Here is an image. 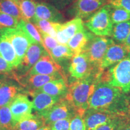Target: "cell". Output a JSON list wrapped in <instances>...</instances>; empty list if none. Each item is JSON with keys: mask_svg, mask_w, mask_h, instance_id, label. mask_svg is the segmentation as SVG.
<instances>
[{"mask_svg": "<svg viewBox=\"0 0 130 130\" xmlns=\"http://www.w3.org/2000/svg\"><path fill=\"white\" fill-rule=\"evenodd\" d=\"M19 21L12 16L0 12V30L16 28Z\"/></svg>", "mask_w": 130, "mask_h": 130, "instance_id": "obj_32", "label": "cell"}, {"mask_svg": "<svg viewBox=\"0 0 130 130\" xmlns=\"http://www.w3.org/2000/svg\"><path fill=\"white\" fill-rule=\"evenodd\" d=\"M123 44L125 45V46L126 48H127L128 52L130 53V32L129 35H128L127 39H126L125 42Z\"/></svg>", "mask_w": 130, "mask_h": 130, "instance_id": "obj_41", "label": "cell"}, {"mask_svg": "<svg viewBox=\"0 0 130 130\" xmlns=\"http://www.w3.org/2000/svg\"><path fill=\"white\" fill-rule=\"evenodd\" d=\"M128 52L124 44L114 43L107 50L100 66V72L108 69L127 56Z\"/></svg>", "mask_w": 130, "mask_h": 130, "instance_id": "obj_14", "label": "cell"}, {"mask_svg": "<svg viewBox=\"0 0 130 130\" xmlns=\"http://www.w3.org/2000/svg\"><path fill=\"white\" fill-rule=\"evenodd\" d=\"M68 90V87L66 79L63 78H60L49 81L36 90L44 92L53 96L65 98Z\"/></svg>", "mask_w": 130, "mask_h": 130, "instance_id": "obj_20", "label": "cell"}, {"mask_svg": "<svg viewBox=\"0 0 130 130\" xmlns=\"http://www.w3.org/2000/svg\"><path fill=\"white\" fill-rule=\"evenodd\" d=\"M0 56L9 63L13 69L20 63L12 45L1 34H0Z\"/></svg>", "mask_w": 130, "mask_h": 130, "instance_id": "obj_22", "label": "cell"}, {"mask_svg": "<svg viewBox=\"0 0 130 130\" xmlns=\"http://www.w3.org/2000/svg\"><path fill=\"white\" fill-rule=\"evenodd\" d=\"M27 74L56 75L65 79L61 66L48 53L43 55Z\"/></svg>", "mask_w": 130, "mask_h": 130, "instance_id": "obj_11", "label": "cell"}, {"mask_svg": "<svg viewBox=\"0 0 130 130\" xmlns=\"http://www.w3.org/2000/svg\"><path fill=\"white\" fill-rule=\"evenodd\" d=\"M37 130H50V126H49L44 125L42 126L41 128H40L39 129H38Z\"/></svg>", "mask_w": 130, "mask_h": 130, "instance_id": "obj_43", "label": "cell"}, {"mask_svg": "<svg viewBox=\"0 0 130 130\" xmlns=\"http://www.w3.org/2000/svg\"><path fill=\"white\" fill-rule=\"evenodd\" d=\"M16 28L22 30L30 39L32 43H38L43 46V41L40 32L36 26L31 22L22 19L19 21Z\"/></svg>", "mask_w": 130, "mask_h": 130, "instance_id": "obj_24", "label": "cell"}, {"mask_svg": "<svg viewBox=\"0 0 130 130\" xmlns=\"http://www.w3.org/2000/svg\"><path fill=\"white\" fill-rule=\"evenodd\" d=\"M7 80H6V78L4 77V75H3L2 77H0V87L3 85L4 83H6Z\"/></svg>", "mask_w": 130, "mask_h": 130, "instance_id": "obj_42", "label": "cell"}, {"mask_svg": "<svg viewBox=\"0 0 130 130\" xmlns=\"http://www.w3.org/2000/svg\"><path fill=\"white\" fill-rule=\"evenodd\" d=\"M44 125V121L39 116L32 114L18 122L13 130H37Z\"/></svg>", "mask_w": 130, "mask_h": 130, "instance_id": "obj_23", "label": "cell"}, {"mask_svg": "<svg viewBox=\"0 0 130 130\" xmlns=\"http://www.w3.org/2000/svg\"><path fill=\"white\" fill-rule=\"evenodd\" d=\"M32 98V110L35 114L39 115L51 108L63 98L53 96L44 92L34 90L28 92Z\"/></svg>", "mask_w": 130, "mask_h": 130, "instance_id": "obj_16", "label": "cell"}, {"mask_svg": "<svg viewBox=\"0 0 130 130\" xmlns=\"http://www.w3.org/2000/svg\"><path fill=\"white\" fill-rule=\"evenodd\" d=\"M110 13L113 25L130 20V12L122 8L115 7L110 5Z\"/></svg>", "mask_w": 130, "mask_h": 130, "instance_id": "obj_31", "label": "cell"}, {"mask_svg": "<svg viewBox=\"0 0 130 130\" xmlns=\"http://www.w3.org/2000/svg\"><path fill=\"white\" fill-rule=\"evenodd\" d=\"M107 3L113 7L122 8L130 12V0H108Z\"/></svg>", "mask_w": 130, "mask_h": 130, "instance_id": "obj_36", "label": "cell"}, {"mask_svg": "<svg viewBox=\"0 0 130 130\" xmlns=\"http://www.w3.org/2000/svg\"><path fill=\"white\" fill-rule=\"evenodd\" d=\"M86 130H95L102 125L121 116L100 110L88 108L83 114Z\"/></svg>", "mask_w": 130, "mask_h": 130, "instance_id": "obj_13", "label": "cell"}, {"mask_svg": "<svg viewBox=\"0 0 130 130\" xmlns=\"http://www.w3.org/2000/svg\"><path fill=\"white\" fill-rule=\"evenodd\" d=\"M84 25L94 35L111 37L113 24L110 13V5L105 4L86 21Z\"/></svg>", "mask_w": 130, "mask_h": 130, "instance_id": "obj_4", "label": "cell"}, {"mask_svg": "<svg viewBox=\"0 0 130 130\" xmlns=\"http://www.w3.org/2000/svg\"><path fill=\"white\" fill-rule=\"evenodd\" d=\"M115 43L112 39L105 37H94L89 42L83 53L86 54L91 64L100 72V66L107 50Z\"/></svg>", "mask_w": 130, "mask_h": 130, "instance_id": "obj_5", "label": "cell"}, {"mask_svg": "<svg viewBox=\"0 0 130 130\" xmlns=\"http://www.w3.org/2000/svg\"><path fill=\"white\" fill-rule=\"evenodd\" d=\"M20 11L22 20L32 22L35 15L36 3L33 0H14Z\"/></svg>", "mask_w": 130, "mask_h": 130, "instance_id": "obj_25", "label": "cell"}, {"mask_svg": "<svg viewBox=\"0 0 130 130\" xmlns=\"http://www.w3.org/2000/svg\"><path fill=\"white\" fill-rule=\"evenodd\" d=\"M76 113L77 112L69 101L63 98L50 109L38 116L43 120L45 125L49 126L59 120L71 119Z\"/></svg>", "mask_w": 130, "mask_h": 130, "instance_id": "obj_6", "label": "cell"}, {"mask_svg": "<svg viewBox=\"0 0 130 130\" xmlns=\"http://www.w3.org/2000/svg\"><path fill=\"white\" fill-rule=\"evenodd\" d=\"M34 25L39 30V31L46 34L56 39L57 32L60 28L61 23L53 22L46 20H36L34 21Z\"/></svg>", "mask_w": 130, "mask_h": 130, "instance_id": "obj_28", "label": "cell"}, {"mask_svg": "<svg viewBox=\"0 0 130 130\" xmlns=\"http://www.w3.org/2000/svg\"><path fill=\"white\" fill-rule=\"evenodd\" d=\"M84 28L83 20L75 18L64 24H61L58 29L56 39L61 45H67L68 42L74 36Z\"/></svg>", "mask_w": 130, "mask_h": 130, "instance_id": "obj_15", "label": "cell"}, {"mask_svg": "<svg viewBox=\"0 0 130 130\" xmlns=\"http://www.w3.org/2000/svg\"><path fill=\"white\" fill-rule=\"evenodd\" d=\"M0 34L6 37L13 47L21 62L32 42L22 30L17 28L0 30Z\"/></svg>", "mask_w": 130, "mask_h": 130, "instance_id": "obj_9", "label": "cell"}, {"mask_svg": "<svg viewBox=\"0 0 130 130\" xmlns=\"http://www.w3.org/2000/svg\"><path fill=\"white\" fill-rule=\"evenodd\" d=\"M108 0H76L69 8V13L75 18L89 19L105 6Z\"/></svg>", "mask_w": 130, "mask_h": 130, "instance_id": "obj_10", "label": "cell"}, {"mask_svg": "<svg viewBox=\"0 0 130 130\" xmlns=\"http://www.w3.org/2000/svg\"><path fill=\"white\" fill-rule=\"evenodd\" d=\"M68 70L71 77L75 79H84L101 73L93 67L83 53L73 57Z\"/></svg>", "mask_w": 130, "mask_h": 130, "instance_id": "obj_7", "label": "cell"}, {"mask_svg": "<svg viewBox=\"0 0 130 130\" xmlns=\"http://www.w3.org/2000/svg\"><path fill=\"white\" fill-rule=\"evenodd\" d=\"M93 34L86 29L84 28L76 33L68 43V46L72 50L75 55L82 53L84 49L93 37Z\"/></svg>", "mask_w": 130, "mask_h": 130, "instance_id": "obj_19", "label": "cell"}, {"mask_svg": "<svg viewBox=\"0 0 130 130\" xmlns=\"http://www.w3.org/2000/svg\"><path fill=\"white\" fill-rule=\"evenodd\" d=\"M46 53H48L41 44L38 43H32L29 46L18 66L13 69L15 70L14 77H21L27 74L40 58Z\"/></svg>", "mask_w": 130, "mask_h": 130, "instance_id": "obj_8", "label": "cell"}, {"mask_svg": "<svg viewBox=\"0 0 130 130\" xmlns=\"http://www.w3.org/2000/svg\"><path fill=\"white\" fill-rule=\"evenodd\" d=\"M128 117V116H127ZM123 118L125 117H119V118H117L115 119L112 120L108 123H105L104 125H102L100 127L96 128L95 130H116L117 126L121 122L122 119Z\"/></svg>", "mask_w": 130, "mask_h": 130, "instance_id": "obj_37", "label": "cell"}, {"mask_svg": "<svg viewBox=\"0 0 130 130\" xmlns=\"http://www.w3.org/2000/svg\"><path fill=\"white\" fill-rule=\"evenodd\" d=\"M22 86L7 81L0 87V107L10 105L14 98L22 91Z\"/></svg>", "mask_w": 130, "mask_h": 130, "instance_id": "obj_21", "label": "cell"}, {"mask_svg": "<svg viewBox=\"0 0 130 130\" xmlns=\"http://www.w3.org/2000/svg\"><path fill=\"white\" fill-rule=\"evenodd\" d=\"M89 108L102 110L121 117L129 116V95L108 83L97 81L89 100Z\"/></svg>", "mask_w": 130, "mask_h": 130, "instance_id": "obj_1", "label": "cell"}, {"mask_svg": "<svg viewBox=\"0 0 130 130\" xmlns=\"http://www.w3.org/2000/svg\"><path fill=\"white\" fill-rule=\"evenodd\" d=\"M0 12L12 16L19 21L22 19L19 8L14 0H0Z\"/></svg>", "mask_w": 130, "mask_h": 130, "instance_id": "obj_30", "label": "cell"}, {"mask_svg": "<svg viewBox=\"0 0 130 130\" xmlns=\"http://www.w3.org/2000/svg\"><path fill=\"white\" fill-rule=\"evenodd\" d=\"M9 106L15 125L22 119L32 115V101L25 94L19 93L10 104Z\"/></svg>", "mask_w": 130, "mask_h": 130, "instance_id": "obj_12", "label": "cell"}, {"mask_svg": "<svg viewBox=\"0 0 130 130\" xmlns=\"http://www.w3.org/2000/svg\"><path fill=\"white\" fill-rule=\"evenodd\" d=\"M83 115L78 113L71 119L69 130H86L85 123L83 119Z\"/></svg>", "mask_w": 130, "mask_h": 130, "instance_id": "obj_33", "label": "cell"}, {"mask_svg": "<svg viewBox=\"0 0 130 130\" xmlns=\"http://www.w3.org/2000/svg\"><path fill=\"white\" fill-rule=\"evenodd\" d=\"M97 81H105L120 89L126 94L130 93V53L122 60L104 70L97 77Z\"/></svg>", "mask_w": 130, "mask_h": 130, "instance_id": "obj_3", "label": "cell"}, {"mask_svg": "<svg viewBox=\"0 0 130 130\" xmlns=\"http://www.w3.org/2000/svg\"><path fill=\"white\" fill-rule=\"evenodd\" d=\"M130 32V20L114 24L112 31V39L118 43L123 44Z\"/></svg>", "mask_w": 130, "mask_h": 130, "instance_id": "obj_26", "label": "cell"}, {"mask_svg": "<svg viewBox=\"0 0 130 130\" xmlns=\"http://www.w3.org/2000/svg\"><path fill=\"white\" fill-rule=\"evenodd\" d=\"M14 125L9 105L0 107V130H13Z\"/></svg>", "mask_w": 130, "mask_h": 130, "instance_id": "obj_29", "label": "cell"}, {"mask_svg": "<svg viewBox=\"0 0 130 130\" xmlns=\"http://www.w3.org/2000/svg\"><path fill=\"white\" fill-rule=\"evenodd\" d=\"M50 56L58 63L72 59L74 54L68 45L60 44L51 50Z\"/></svg>", "mask_w": 130, "mask_h": 130, "instance_id": "obj_27", "label": "cell"}, {"mask_svg": "<svg viewBox=\"0 0 130 130\" xmlns=\"http://www.w3.org/2000/svg\"><path fill=\"white\" fill-rule=\"evenodd\" d=\"M71 119H64L51 123L50 126V130H69Z\"/></svg>", "mask_w": 130, "mask_h": 130, "instance_id": "obj_35", "label": "cell"}, {"mask_svg": "<svg viewBox=\"0 0 130 130\" xmlns=\"http://www.w3.org/2000/svg\"><path fill=\"white\" fill-rule=\"evenodd\" d=\"M97 76L92 75L84 79H75L68 86L65 98L77 113L83 115L89 108V102L95 90Z\"/></svg>", "mask_w": 130, "mask_h": 130, "instance_id": "obj_2", "label": "cell"}, {"mask_svg": "<svg viewBox=\"0 0 130 130\" xmlns=\"http://www.w3.org/2000/svg\"><path fill=\"white\" fill-rule=\"evenodd\" d=\"M116 130H130V116L123 118Z\"/></svg>", "mask_w": 130, "mask_h": 130, "instance_id": "obj_39", "label": "cell"}, {"mask_svg": "<svg viewBox=\"0 0 130 130\" xmlns=\"http://www.w3.org/2000/svg\"><path fill=\"white\" fill-rule=\"evenodd\" d=\"M129 101H130V93H129Z\"/></svg>", "mask_w": 130, "mask_h": 130, "instance_id": "obj_44", "label": "cell"}, {"mask_svg": "<svg viewBox=\"0 0 130 130\" xmlns=\"http://www.w3.org/2000/svg\"><path fill=\"white\" fill-rule=\"evenodd\" d=\"M75 1L76 0H53V2L57 8L58 9H63Z\"/></svg>", "mask_w": 130, "mask_h": 130, "instance_id": "obj_40", "label": "cell"}, {"mask_svg": "<svg viewBox=\"0 0 130 130\" xmlns=\"http://www.w3.org/2000/svg\"><path fill=\"white\" fill-rule=\"evenodd\" d=\"M40 19L60 23L64 21V17L56 6L44 2L36 3L35 15L32 22Z\"/></svg>", "mask_w": 130, "mask_h": 130, "instance_id": "obj_17", "label": "cell"}, {"mask_svg": "<svg viewBox=\"0 0 130 130\" xmlns=\"http://www.w3.org/2000/svg\"><path fill=\"white\" fill-rule=\"evenodd\" d=\"M13 70L9 63L0 56V75H6L11 73Z\"/></svg>", "mask_w": 130, "mask_h": 130, "instance_id": "obj_38", "label": "cell"}, {"mask_svg": "<svg viewBox=\"0 0 130 130\" xmlns=\"http://www.w3.org/2000/svg\"><path fill=\"white\" fill-rule=\"evenodd\" d=\"M40 36H41L42 41H43V46L44 47L46 51L48 52L49 54L50 55L51 50L55 47L57 46L59 44L57 40L54 37L50 36L46 34L43 33L42 32H40Z\"/></svg>", "mask_w": 130, "mask_h": 130, "instance_id": "obj_34", "label": "cell"}, {"mask_svg": "<svg viewBox=\"0 0 130 130\" xmlns=\"http://www.w3.org/2000/svg\"><path fill=\"white\" fill-rule=\"evenodd\" d=\"M60 78L63 77L56 75L26 74L21 77H16V78L22 87L27 89L28 93L31 91L37 90L49 81Z\"/></svg>", "mask_w": 130, "mask_h": 130, "instance_id": "obj_18", "label": "cell"}]
</instances>
